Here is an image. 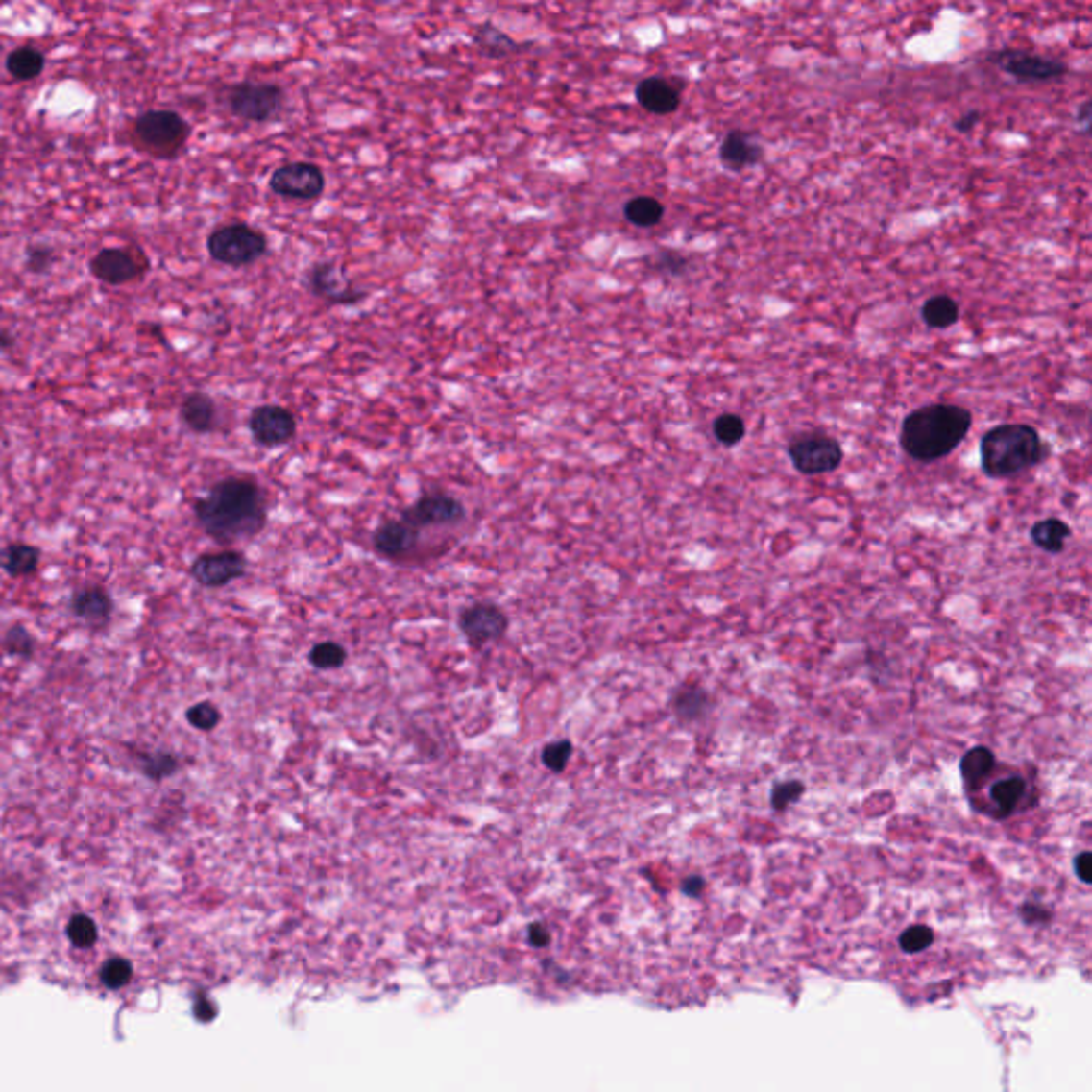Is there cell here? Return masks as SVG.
Instances as JSON below:
<instances>
[{
  "instance_id": "obj_19",
  "label": "cell",
  "mask_w": 1092,
  "mask_h": 1092,
  "mask_svg": "<svg viewBox=\"0 0 1092 1092\" xmlns=\"http://www.w3.org/2000/svg\"><path fill=\"white\" fill-rule=\"evenodd\" d=\"M71 613L90 627L108 625L113 613V600L109 592L101 585L84 587L73 595Z\"/></svg>"
},
{
  "instance_id": "obj_24",
  "label": "cell",
  "mask_w": 1092,
  "mask_h": 1092,
  "mask_svg": "<svg viewBox=\"0 0 1092 1092\" xmlns=\"http://www.w3.org/2000/svg\"><path fill=\"white\" fill-rule=\"evenodd\" d=\"M134 766L146 779L160 783L180 770V758L171 751H134Z\"/></svg>"
},
{
  "instance_id": "obj_36",
  "label": "cell",
  "mask_w": 1092,
  "mask_h": 1092,
  "mask_svg": "<svg viewBox=\"0 0 1092 1092\" xmlns=\"http://www.w3.org/2000/svg\"><path fill=\"white\" fill-rule=\"evenodd\" d=\"M572 753H574L572 740L562 739V740L548 742V745L543 749V764L550 772H564L566 766L570 764V758H572Z\"/></svg>"
},
{
  "instance_id": "obj_5",
  "label": "cell",
  "mask_w": 1092,
  "mask_h": 1092,
  "mask_svg": "<svg viewBox=\"0 0 1092 1092\" xmlns=\"http://www.w3.org/2000/svg\"><path fill=\"white\" fill-rule=\"evenodd\" d=\"M267 237L246 222H231L218 227L207 237L209 256L227 267H248L267 253Z\"/></svg>"
},
{
  "instance_id": "obj_13",
  "label": "cell",
  "mask_w": 1092,
  "mask_h": 1092,
  "mask_svg": "<svg viewBox=\"0 0 1092 1092\" xmlns=\"http://www.w3.org/2000/svg\"><path fill=\"white\" fill-rule=\"evenodd\" d=\"M248 429L253 438L260 447L274 449L282 447V444L291 442L297 433V421L291 410L282 408V405H258L250 412Z\"/></svg>"
},
{
  "instance_id": "obj_35",
  "label": "cell",
  "mask_w": 1092,
  "mask_h": 1092,
  "mask_svg": "<svg viewBox=\"0 0 1092 1092\" xmlns=\"http://www.w3.org/2000/svg\"><path fill=\"white\" fill-rule=\"evenodd\" d=\"M802 794H805V783L802 781L798 779L779 781L770 791V805L775 811H786L788 807L794 805V802H798Z\"/></svg>"
},
{
  "instance_id": "obj_40",
  "label": "cell",
  "mask_w": 1092,
  "mask_h": 1092,
  "mask_svg": "<svg viewBox=\"0 0 1092 1092\" xmlns=\"http://www.w3.org/2000/svg\"><path fill=\"white\" fill-rule=\"evenodd\" d=\"M657 269L679 276L685 269V258L681 255H674V253H662L660 256H657Z\"/></svg>"
},
{
  "instance_id": "obj_38",
  "label": "cell",
  "mask_w": 1092,
  "mask_h": 1092,
  "mask_svg": "<svg viewBox=\"0 0 1092 1092\" xmlns=\"http://www.w3.org/2000/svg\"><path fill=\"white\" fill-rule=\"evenodd\" d=\"M934 941V934L929 929V926H911V929H907L898 943H901L903 950L907 954H917L926 950V947H931Z\"/></svg>"
},
{
  "instance_id": "obj_44",
  "label": "cell",
  "mask_w": 1092,
  "mask_h": 1092,
  "mask_svg": "<svg viewBox=\"0 0 1092 1092\" xmlns=\"http://www.w3.org/2000/svg\"><path fill=\"white\" fill-rule=\"evenodd\" d=\"M978 120H980V113L969 111V113H964L960 120H956L954 127H956V131H960V133H969L975 124H978Z\"/></svg>"
},
{
  "instance_id": "obj_20",
  "label": "cell",
  "mask_w": 1092,
  "mask_h": 1092,
  "mask_svg": "<svg viewBox=\"0 0 1092 1092\" xmlns=\"http://www.w3.org/2000/svg\"><path fill=\"white\" fill-rule=\"evenodd\" d=\"M419 543V529L403 521H386L374 534V546L386 559H400L414 550Z\"/></svg>"
},
{
  "instance_id": "obj_23",
  "label": "cell",
  "mask_w": 1092,
  "mask_h": 1092,
  "mask_svg": "<svg viewBox=\"0 0 1092 1092\" xmlns=\"http://www.w3.org/2000/svg\"><path fill=\"white\" fill-rule=\"evenodd\" d=\"M41 562V548L24 543H13L0 548V570L12 578L31 576Z\"/></svg>"
},
{
  "instance_id": "obj_46",
  "label": "cell",
  "mask_w": 1092,
  "mask_h": 1092,
  "mask_svg": "<svg viewBox=\"0 0 1092 1092\" xmlns=\"http://www.w3.org/2000/svg\"><path fill=\"white\" fill-rule=\"evenodd\" d=\"M13 344H15V340H13L12 335L5 333V331H0V348H12Z\"/></svg>"
},
{
  "instance_id": "obj_17",
  "label": "cell",
  "mask_w": 1092,
  "mask_h": 1092,
  "mask_svg": "<svg viewBox=\"0 0 1092 1092\" xmlns=\"http://www.w3.org/2000/svg\"><path fill=\"white\" fill-rule=\"evenodd\" d=\"M636 101L655 115H668L681 108V88L666 77H646L636 85Z\"/></svg>"
},
{
  "instance_id": "obj_45",
  "label": "cell",
  "mask_w": 1092,
  "mask_h": 1092,
  "mask_svg": "<svg viewBox=\"0 0 1092 1092\" xmlns=\"http://www.w3.org/2000/svg\"><path fill=\"white\" fill-rule=\"evenodd\" d=\"M1078 120H1080L1081 124H1084V127L1090 122V105H1088V103H1084V105H1081V108H1080V118H1078Z\"/></svg>"
},
{
  "instance_id": "obj_27",
  "label": "cell",
  "mask_w": 1092,
  "mask_h": 1092,
  "mask_svg": "<svg viewBox=\"0 0 1092 1092\" xmlns=\"http://www.w3.org/2000/svg\"><path fill=\"white\" fill-rule=\"evenodd\" d=\"M922 318L931 328H947L960 318V307L947 295H934L922 305Z\"/></svg>"
},
{
  "instance_id": "obj_39",
  "label": "cell",
  "mask_w": 1092,
  "mask_h": 1092,
  "mask_svg": "<svg viewBox=\"0 0 1092 1092\" xmlns=\"http://www.w3.org/2000/svg\"><path fill=\"white\" fill-rule=\"evenodd\" d=\"M69 934L75 943L85 945L94 939V924L88 917H75L69 926Z\"/></svg>"
},
{
  "instance_id": "obj_32",
  "label": "cell",
  "mask_w": 1092,
  "mask_h": 1092,
  "mask_svg": "<svg viewBox=\"0 0 1092 1092\" xmlns=\"http://www.w3.org/2000/svg\"><path fill=\"white\" fill-rule=\"evenodd\" d=\"M713 436L717 438L723 447H734L742 438H745V421L739 414H721L713 421Z\"/></svg>"
},
{
  "instance_id": "obj_14",
  "label": "cell",
  "mask_w": 1092,
  "mask_h": 1092,
  "mask_svg": "<svg viewBox=\"0 0 1092 1092\" xmlns=\"http://www.w3.org/2000/svg\"><path fill=\"white\" fill-rule=\"evenodd\" d=\"M463 519H466V508H463L457 497L447 496V493H429V496H423L410 508L401 512L403 523H408L414 529L452 525Z\"/></svg>"
},
{
  "instance_id": "obj_33",
  "label": "cell",
  "mask_w": 1092,
  "mask_h": 1092,
  "mask_svg": "<svg viewBox=\"0 0 1092 1092\" xmlns=\"http://www.w3.org/2000/svg\"><path fill=\"white\" fill-rule=\"evenodd\" d=\"M35 646H36L35 636L19 623L13 627H9V632L3 638L5 653L22 657V660H31V657L35 655Z\"/></svg>"
},
{
  "instance_id": "obj_15",
  "label": "cell",
  "mask_w": 1092,
  "mask_h": 1092,
  "mask_svg": "<svg viewBox=\"0 0 1092 1092\" xmlns=\"http://www.w3.org/2000/svg\"><path fill=\"white\" fill-rule=\"evenodd\" d=\"M459 630L473 649H480L487 643L499 641L508 632V617L496 604L480 602L461 613Z\"/></svg>"
},
{
  "instance_id": "obj_21",
  "label": "cell",
  "mask_w": 1092,
  "mask_h": 1092,
  "mask_svg": "<svg viewBox=\"0 0 1092 1092\" xmlns=\"http://www.w3.org/2000/svg\"><path fill=\"white\" fill-rule=\"evenodd\" d=\"M180 419L186 425V429L199 436H206L216 429L218 423V408L216 401L203 391H192L182 400L180 405Z\"/></svg>"
},
{
  "instance_id": "obj_6",
  "label": "cell",
  "mask_w": 1092,
  "mask_h": 1092,
  "mask_svg": "<svg viewBox=\"0 0 1092 1092\" xmlns=\"http://www.w3.org/2000/svg\"><path fill=\"white\" fill-rule=\"evenodd\" d=\"M997 768L969 796H973L971 805L980 809V813L990 815L992 819H1007L1027 805L1031 786L1027 777L1020 775V772L1005 770L997 775Z\"/></svg>"
},
{
  "instance_id": "obj_37",
  "label": "cell",
  "mask_w": 1092,
  "mask_h": 1092,
  "mask_svg": "<svg viewBox=\"0 0 1092 1092\" xmlns=\"http://www.w3.org/2000/svg\"><path fill=\"white\" fill-rule=\"evenodd\" d=\"M26 269L31 274H45L50 272L54 260H56V253L52 246H45V244H31L26 248Z\"/></svg>"
},
{
  "instance_id": "obj_12",
  "label": "cell",
  "mask_w": 1092,
  "mask_h": 1092,
  "mask_svg": "<svg viewBox=\"0 0 1092 1092\" xmlns=\"http://www.w3.org/2000/svg\"><path fill=\"white\" fill-rule=\"evenodd\" d=\"M269 188L284 199L314 201L325 190V173L312 162H288L272 173Z\"/></svg>"
},
{
  "instance_id": "obj_10",
  "label": "cell",
  "mask_w": 1092,
  "mask_h": 1092,
  "mask_svg": "<svg viewBox=\"0 0 1092 1092\" xmlns=\"http://www.w3.org/2000/svg\"><path fill=\"white\" fill-rule=\"evenodd\" d=\"M990 61L1018 82H1055L1067 75V64L1058 58L1022 50H1001L992 54Z\"/></svg>"
},
{
  "instance_id": "obj_43",
  "label": "cell",
  "mask_w": 1092,
  "mask_h": 1092,
  "mask_svg": "<svg viewBox=\"0 0 1092 1092\" xmlns=\"http://www.w3.org/2000/svg\"><path fill=\"white\" fill-rule=\"evenodd\" d=\"M681 887H683V892L688 894V896H700L702 890H704V879L698 877V875H692V877L685 879Z\"/></svg>"
},
{
  "instance_id": "obj_3",
  "label": "cell",
  "mask_w": 1092,
  "mask_h": 1092,
  "mask_svg": "<svg viewBox=\"0 0 1092 1092\" xmlns=\"http://www.w3.org/2000/svg\"><path fill=\"white\" fill-rule=\"evenodd\" d=\"M1048 444L1041 440L1035 427L1031 425H999L983 433L980 444L982 470L990 478H1009L1031 468L1048 457Z\"/></svg>"
},
{
  "instance_id": "obj_8",
  "label": "cell",
  "mask_w": 1092,
  "mask_h": 1092,
  "mask_svg": "<svg viewBox=\"0 0 1092 1092\" xmlns=\"http://www.w3.org/2000/svg\"><path fill=\"white\" fill-rule=\"evenodd\" d=\"M90 274L108 286L139 282L150 272V258L139 248H103L90 258Z\"/></svg>"
},
{
  "instance_id": "obj_31",
  "label": "cell",
  "mask_w": 1092,
  "mask_h": 1092,
  "mask_svg": "<svg viewBox=\"0 0 1092 1092\" xmlns=\"http://www.w3.org/2000/svg\"><path fill=\"white\" fill-rule=\"evenodd\" d=\"M346 649L340 643H333V641H327V643H318L312 646L310 651V664L318 670H335V668H342L346 664Z\"/></svg>"
},
{
  "instance_id": "obj_11",
  "label": "cell",
  "mask_w": 1092,
  "mask_h": 1092,
  "mask_svg": "<svg viewBox=\"0 0 1092 1092\" xmlns=\"http://www.w3.org/2000/svg\"><path fill=\"white\" fill-rule=\"evenodd\" d=\"M307 288L312 295L325 299L331 305H356L367 297L365 291L352 284V279L344 274V269L335 260L314 263L307 272Z\"/></svg>"
},
{
  "instance_id": "obj_2",
  "label": "cell",
  "mask_w": 1092,
  "mask_h": 1092,
  "mask_svg": "<svg viewBox=\"0 0 1092 1092\" xmlns=\"http://www.w3.org/2000/svg\"><path fill=\"white\" fill-rule=\"evenodd\" d=\"M973 417L960 405L933 403L907 414L901 427V447L915 461L931 463L950 455L966 438Z\"/></svg>"
},
{
  "instance_id": "obj_29",
  "label": "cell",
  "mask_w": 1092,
  "mask_h": 1092,
  "mask_svg": "<svg viewBox=\"0 0 1092 1092\" xmlns=\"http://www.w3.org/2000/svg\"><path fill=\"white\" fill-rule=\"evenodd\" d=\"M623 216L634 227L649 229L664 218V206L653 197H634L625 203Z\"/></svg>"
},
{
  "instance_id": "obj_22",
  "label": "cell",
  "mask_w": 1092,
  "mask_h": 1092,
  "mask_svg": "<svg viewBox=\"0 0 1092 1092\" xmlns=\"http://www.w3.org/2000/svg\"><path fill=\"white\" fill-rule=\"evenodd\" d=\"M997 756L988 747H973L964 753L960 762V775L964 781L966 794H973L982 783L988 779L997 768Z\"/></svg>"
},
{
  "instance_id": "obj_26",
  "label": "cell",
  "mask_w": 1092,
  "mask_h": 1092,
  "mask_svg": "<svg viewBox=\"0 0 1092 1092\" xmlns=\"http://www.w3.org/2000/svg\"><path fill=\"white\" fill-rule=\"evenodd\" d=\"M1069 534L1071 531L1065 521L1055 517L1039 521V523H1035L1031 529L1032 543H1035L1039 548L1048 550V553H1060V550L1065 548Z\"/></svg>"
},
{
  "instance_id": "obj_4",
  "label": "cell",
  "mask_w": 1092,
  "mask_h": 1092,
  "mask_svg": "<svg viewBox=\"0 0 1092 1092\" xmlns=\"http://www.w3.org/2000/svg\"><path fill=\"white\" fill-rule=\"evenodd\" d=\"M133 137L152 157L173 158L188 143L190 127L178 111L152 109L133 122Z\"/></svg>"
},
{
  "instance_id": "obj_7",
  "label": "cell",
  "mask_w": 1092,
  "mask_h": 1092,
  "mask_svg": "<svg viewBox=\"0 0 1092 1092\" xmlns=\"http://www.w3.org/2000/svg\"><path fill=\"white\" fill-rule=\"evenodd\" d=\"M284 90L276 84L241 82L227 90V108L239 120L269 122L284 109Z\"/></svg>"
},
{
  "instance_id": "obj_41",
  "label": "cell",
  "mask_w": 1092,
  "mask_h": 1092,
  "mask_svg": "<svg viewBox=\"0 0 1092 1092\" xmlns=\"http://www.w3.org/2000/svg\"><path fill=\"white\" fill-rule=\"evenodd\" d=\"M1020 915H1022L1024 920H1027L1029 924H1037V922H1041V920H1050V911H1046L1041 905H1035V903L1022 905V907H1020Z\"/></svg>"
},
{
  "instance_id": "obj_16",
  "label": "cell",
  "mask_w": 1092,
  "mask_h": 1092,
  "mask_svg": "<svg viewBox=\"0 0 1092 1092\" xmlns=\"http://www.w3.org/2000/svg\"><path fill=\"white\" fill-rule=\"evenodd\" d=\"M188 572L203 587H225L246 574V557L239 550L207 553L197 557Z\"/></svg>"
},
{
  "instance_id": "obj_9",
  "label": "cell",
  "mask_w": 1092,
  "mask_h": 1092,
  "mask_svg": "<svg viewBox=\"0 0 1092 1092\" xmlns=\"http://www.w3.org/2000/svg\"><path fill=\"white\" fill-rule=\"evenodd\" d=\"M788 455L794 468L805 476H817V473L835 472L843 463V449L840 444L826 436V433H800L789 442Z\"/></svg>"
},
{
  "instance_id": "obj_18",
  "label": "cell",
  "mask_w": 1092,
  "mask_h": 1092,
  "mask_svg": "<svg viewBox=\"0 0 1092 1092\" xmlns=\"http://www.w3.org/2000/svg\"><path fill=\"white\" fill-rule=\"evenodd\" d=\"M762 157H764V148H762L756 134L747 131L728 133L719 150V158L728 171L749 169L753 164H758Z\"/></svg>"
},
{
  "instance_id": "obj_34",
  "label": "cell",
  "mask_w": 1092,
  "mask_h": 1092,
  "mask_svg": "<svg viewBox=\"0 0 1092 1092\" xmlns=\"http://www.w3.org/2000/svg\"><path fill=\"white\" fill-rule=\"evenodd\" d=\"M220 719H222V715H220V709L216 707L214 702H197L186 711V721L190 723L192 728L201 730V732L216 730Z\"/></svg>"
},
{
  "instance_id": "obj_30",
  "label": "cell",
  "mask_w": 1092,
  "mask_h": 1092,
  "mask_svg": "<svg viewBox=\"0 0 1092 1092\" xmlns=\"http://www.w3.org/2000/svg\"><path fill=\"white\" fill-rule=\"evenodd\" d=\"M473 38H476V43L482 47V52L491 58H504L519 50L515 38H510L506 33L497 31L493 24H482Z\"/></svg>"
},
{
  "instance_id": "obj_42",
  "label": "cell",
  "mask_w": 1092,
  "mask_h": 1092,
  "mask_svg": "<svg viewBox=\"0 0 1092 1092\" xmlns=\"http://www.w3.org/2000/svg\"><path fill=\"white\" fill-rule=\"evenodd\" d=\"M1090 860L1092 856L1088 852H1081L1076 860H1074V868H1076V875L1081 879L1084 884H1090Z\"/></svg>"
},
{
  "instance_id": "obj_28",
  "label": "cell",
  "mask_w": 1092,
  "mask_h": 1092,
  "mask_svg": "<svg viewBox=\"0 0 1092 1092\" xmlns=\"http://www.w3.org/2000/svg\"><path fill=\"white\" fill-rule=\"evenodd\" d=\"M672 709H674L676 717H679L681 721H698L709 713L711 702H709V695L704 693L702 690L683 688V690L676 692L674 700H672Z\"/></svg>"
},
{
  "instance_id": "obj_1",
  "label": "cell",
  "mask_w": 1092,
  "mask_h": 1092,
  "mask_svg": "<svg viewBox=\"0 0 1092 1092\" xmlns=\"http://www.w3.org/2000/svg\"><path fill=\"white\" fill-rule=\"evenodd\" d=\"M195 517L218 545L255 538L267 525L263 489L253 478H222L195 501Z\"/></svg>"
},
{
  "instance_id": "obj_25",
  "label": "cell",
  "mask_w": 1092,
  "mask_h": 1092,
  "mask_svg": "<svg viewBox=\"0 0 1092 1092\" xmlns=\"http://www.w3.org/2000/svg\"><path fill=\"white\" fill-rule=\"evenodd\" d=\"M5 66L13 80L31 82L45 71V54L31 45L15 47V50L7 54Z\"/></svg>"
}]
</instances>
